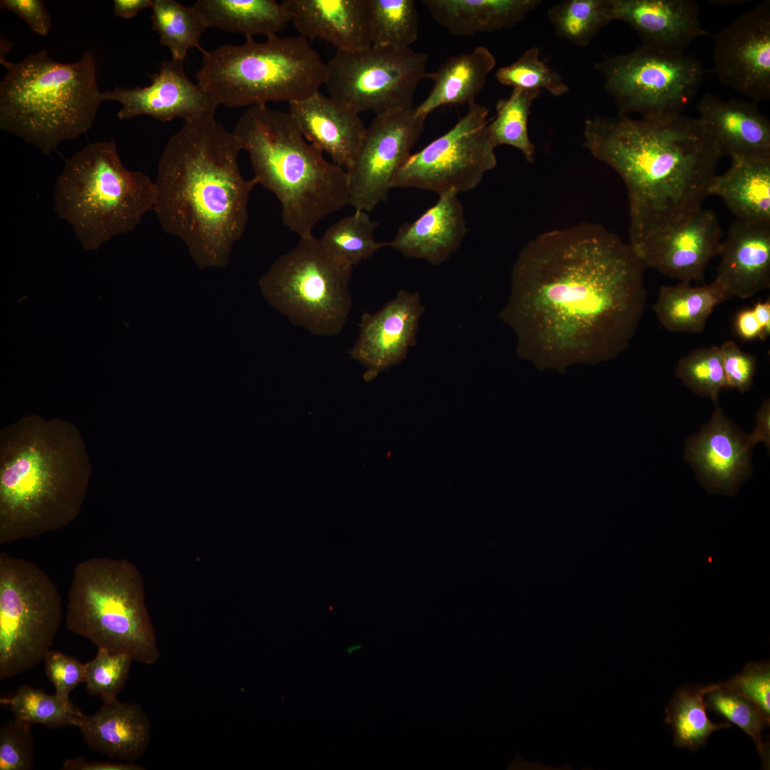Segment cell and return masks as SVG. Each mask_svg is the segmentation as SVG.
I'll list each match as a JSON object with an SVG mask.
<instances>
[{"instance_id": "obj_1", "label": "cell", "mask_w": 770, "mask_h": 770, "mask_svg": "<svg viewBox=\"0 0 770 770\" xmlns=\"http://www.w3.org/2000/svg\"><path fill=\"white\" fill-rule=\"evenodd\" d=\"M645 269L630 244L600 224L538 235L513 265L500 312L517 354L558 369L617 356L643 314Z\"/></svg>"}, {"instance_id": "obj_2", "label": "cell", "mask_w": 770, "mask_h": 770, "mask_svg": "<svg viewBox=\"0 0 770 770\" xmlns=\"http://www.w3.org/2000/svg\"><path fill=\"white\" fill-rule=\"evenodd\" d=\"M583 145L624 181L629 202V244L702 207L722 155L699 118L665 121L626 115L586 119Z\"/></svg>"}, {"instance_id": "obj_3", "label": "cell", "mask_w": 770, "mask_h": 770, "mask_svg": "<svg viewBox=\"0 0 770 770\" xmlns=\"http://www.w3.org/2000/svg\"><path fill=\"white\" fill-rule=\"evenodd\" d=\"M241 150L233 133L207 115L185 120L160 156L153 210L200 266L224 265L245 231L257 184L241 173Z\"/></svg>"}, {"instance_id": "obj_4", "label": "cell", "mask_w": 770, "mask_h": 770, "mask_svg": "<svg viewBox=\"0 0 770 770\" xmlns=\"http://www.w3.org/2000/svg\"><path fill=\"white\" fill-rule=\"evenodd\" d=\"M89 456L76 426L23 416L0 433V545L61 529L78 515Z\"/></svg>"}, {"instance_id": "obj_5", "label": "cell", "mask_w": 770, "mask_h": 770, "mask_svg": "<svg viewBox=\"0 0 770 770\" xmlns=\"http://www.w3.org/2000/svg\"><path fill=\"white\" fill-rule=\"evenodd\" d=\"M232 133L249 155L257 184L274 195L283 223L299 237L349 205L346 170L304 138L289 111L250 106Z\"/></svg>"}, {"instance_id": "obj_6", "label": "cell", "mask_w": 770, "mask_h": 770, "mask_svg": "<svg viewBox=\"0 0 770 770\" xmlns=\"http://www.w3.org/2000/svg\"><path fill=\"white\" fill-rule=\"evenodd\" d=\"M0 83V128L48 155L92 127L102 101L93 55L76 62L51 59L46 50L11 63Z\"/></svg>"}, {"instance_id": "obj_7", "label": "cell", "mask_w": 770, "mask_h": 770, "mask_svg": "<svg viewBox=\"0 0 770 770\" xmlns=\"http://www.w3.org/2000/svg\"><path fill=\"white\" fill-rule=\"evenodd\" d=\"M155 197L154 181L124 167L113 140L90 143L68 158L53 190L55 212L87 250L133 231L153 210Z\"/></svg>"}, {"instance_id": "obj_8", "label": "cell", "mask_w": 770, "mask_h": 770, "mask_svg": "<svg viewBox=\"0 0 770 770\" xmlns=\"http://www.w3.org/2000/svg\"><path fill=\"white\" fill-rule=\"evenodd\" d=\"M197 83L227 108L302 100L324 85L327 66L302 36L245 37L242 45L202 50Z\"/></svg>"}, {"instance_id": "obj_9", "label": "cell", "mask_w": 770, "mask_h": 770, "mask_svg": "<svg viewBox=\"0 0 770 770\" xmlns=\"http://www.w3.org/2000/svg\"><path fill=\"white\" fill-rule=\"evenodd\" d=\"M66 625L98 649L125 654L138 662L153 664L160 657L142 578L128 560L91 558L76 565Z\"/></svg>"}, {"instance_id": "obj_10", "label": "cell", "mask_w": 770, "mask_h": 770, "mask_svg": "<svg viewBox=\"0 0 770 770\" xmlns=\"http://www.w3.org/2000/svg\"><path fill=\"white\" fill-rule=\"evenodd\" d=\"M351 267L337 258L312 233L280 256L262 277L269 300L294 325L312 334L334 336L351 307Z\"/></svg>"}, {"instance_id": "obj_11", "label": "cell", "mask_w": 770, "mask_h": 770, "mask_svg": "<svg viewBox=\"0 0 770 770\" xmlns=\"http://www.w3.org/2000/svg\"><path fill=\"white\" fill-rule=\"evenodd\" d=\"M62 620V599L36 564L0 553V679L38 664L51 650Z\"/></svg>"}, {"instance_id": "obj_12", "label": "cell", "mask_w": 770, "mask_h": 770, "mask_svg": "<svg viewBox=\"0 0 770 770\" xmlns=\"http://www.w3.org/2000/svg\"><path fill=\"white\" fill-rule=\"evenodd\" d=\"M595 68L618 114L637 113L650 121L681 115L704 78L701 62L694 55L661 53L641 46L606 56Z\"/></svg>"}, {"instance_id": "obj_13", "label": "cell", "mask_w": 770, "mask_h": 770, "mask_svg": "<svg viewBox=\"0 0 770 770\" xmlns=\"http://www.w3.org/2000/svg\"><path fill=\"white\" fill-rule=\"evenodd\" d=\"M428 59L411 48L337 51L327 63L324 86L329 96L359 113L412 109L417 86L428 76Z\"/></svg>"}, {"instance_id": "obj_14", "label": "cell", "mask_w": 770, "mask_h": 770, "mask_svg": "<svg viewBox=\"0 0 770 770\" xmlns=\"http://www.w3.org/2000/svg\"><path fill=\"white\" fill-rule=\"evenodd\" d=\"M488 109L474 101L448 132L411 154L396 172L392 188L437 193L474 189L497 165L488 131Z\"/></svg>"}, {"instance_id": "obj_15", "label": "cell", "mask_w": 770, "mask_h": 770, "mask_svg": "<svg viewBox=\"0 0 770 770\" xmlns=\"http://www.w3.org/2000/svg\"><path fill=\"white\" fill-rule=\"evenodd\" d=\"M425 120L414 108L376 115L346 170L349 205L355 210L369 212L386 200L396 172L423 132Z\"/></svg>"}, {"instance_id": "obj_16", "label": "cell", "mask_w": 770, "mask_h": 770, "mask_svg": "<svg viewBox=\"0 0 770 770\" xmlns=\"http://www.w3.org/2000/svg\"><path fill=\"white\" fill-rule=\"evenodd\" d=\"M712 63L721 83L756 103L770 99V1L714 35Z\"/></svg>"}, {"instance_id": "obj_17", "label": "cell", "mask_w": 770, "mask_h": 770, "mask_svg": "<svg viewBox=\"0 0 770 770\" xmlns=\"http://www.w3.org/2000/svg\"><path fill=\"white\" fill-rule=\"evenodd\" d=\"M723 237L716 214L702 207L632 249L646 267L679 282L702 283Z\"/></svg>"}, {"instance_id": "obj_18", "label": "cell", "mask_w": 770, "mask_h": 770, "mask_svg": "<svg viewBox=\"0 0 770 770\" xmlns=\"http://www.w3.org/2000/svg\"><path fill=\"white\" fill-rule=\"evenodd\" d=\"M150 78L151 83L145 87L117 86L102 92V101H114L122 105L117 113L120 120L146 115L164 123L176 118L185 120L215 115L218 105L189 79L184 61L173 58L162 61L159 71Z\"/></svg>"}, {"instance_id": "obj_19", "label": "cell", "mask_w": 770, "mask_h": 770, "mask_svg": "<svg viewBox=\"0 0 770 770\" xmlns=\"http://www.w3.org/2000/svg\"><path fill=\"white\" fill-rule=\"evenodd\" d=\"M423 312L418 292L401 289L378 312L363 314L358 338L349 354L366 369V379H374L406 358L416 344Z\"/></svg>"}, {"instance_id": "obj_20", "label": "cell", "mask_w": 770, "mask_h": 770, "mask_svg": "<svg viewBox=\"0 0 770 770\" xmlns=\"http://www.w3.org/2000/svg\"><path fill=\"white\" fill-rule=\"evenodd\" d=\"M612 21H620L638 35L641 47L661 53H684L707 35L699 7L693 0H610Z\"/></svg>"}, {"instance_id": "obj_21", "label": "cell", "mask_w": 770, "mask_h": 770, "mask_svg": "<svg viewBox=\"0 0 770 770\" xmlns=\"http://www.w3.org/2000/svg\"><path fill=\"white\" fill-rule=\"evenodd\" d=\"M716 404L710 421L689 441L687 456L709 491L733 495L750 471L754 446Z\"/></svg>"}, {"instance_id": "obj_22", "label": "cell", "mask_w": 770, "mask_h": 770, "mask_svg": "<svg viewBox=\"0 0 770 770\" xmlns=\"http://www.w3.org/2000/svg\"><path fill=\"white\" fill-rule=\"evenodd\" d=\"M289 112L304 138L346 170L354 163L366 127L349 106L319 91L289 103Z\"/></svg>"}, {"instance_id": "obj_23", "label": "cell", "mask_w": 770, "mask_h": 770, "mask_svg": "<svg viewBox=\"0 0 770 770\" xmlns=\"http://www.w3.org/2000/svg\"><path fill=\"white\" fill-rule=\"evenodd\" d=\"M282 7L300 36L322 39L337 51L371 46L369 0H284Z\"/></svg>"}, {"instance_id": "obj_24", "label": "cell", "mask_w": 770, "mask_h": 770, "mask_svg": "<svg viewBox=\"0 0 770 770\" xmlns=\"http://www.w3.org/2000/svg\"><path fill=\"white\" fill-rule=\"evenodd\" d=\"M697 109L722 157L770 158V122L756 103L707 93Z\"/></svg>"}, {"instance_id": "obj_25", "label": "cell", "mask_w": 770, "mask_h": 770, "mask_svg": "<svg viewBox=\"0 0 770 770\" xmlns=\"http://www.w3.org/2000/svg\"><path fill=\"white\" fill-rule=\"evenodd\" d=\"M719 255L715 280L731 297L747 299L770 287V225L734 221Z\"/></svg>"}, {"instance_id": "obj_26", "label": "cell", "mask_w": 770, "mask_h": 770, "mask_svg": "<svg viewBox=\"0 0 770 770\" xmlns=\"http://www.w3.org/2000/svg\"><path fill=\"white\" fill-rule=\"evenodd\" d=\"M453 190L439 195L434 205L403 224L388 246L406 257L433 265L445 262L462 243L467 227L462 204Z\"/></svg>"}, {"instance_id": "obj_27", "label": "cell", "mask_w": 770, "mask_h": 770, "mask_svg": "<svg viewBox=\"0 0 770 770\" xmlns=\"http://www.w3.org/2000/svg\"><path fill=\"white\" fill-rule=\"evenodd\" d=\"M77 727L91 750L128 762L140 759L150 741L151 722L142 707L118 698L103 702L93 715L83 714Z\"/></svg>"}, {"instance_id": "obj_28", "label": "cell", "mask_w": 770, "mask_h": 770, "mask_svg": "<svg viewBox=\"0 0 770 770\" xmlns=\"http://www.w3.org/2000/svg\"><path fill=\"white\" fill-rule=\"evenodd\" d=\"M434 20L455 36L513 27L541 3L540 0H423Z\"/></svg>"}, {"instance_id": "obj_29", "label": "cell", "mask_w": 770, "mask_h": 770, "mask_svg": "<svg viewBox=\"0 0 770 770\" xmlns=\"http://www.w3.org/2000/svg\"><path fill=\"white\" fill-rule=\"evenodd\" d=\"M715 175L709 195H717L739 220L770 225V158H732Z\"/></svg>"}, {"instance_id": "obj_30", "label": "cell", "mask_w": 770, "mask_h": 770, "mask_svg": "<svg viewBox=\"0 0 770 770\" xmlns=\"http://www.w3.org/2000/svg\"><path fill=\"white\" fill-rule=\"evenodd\" d=\"M495 66V56L484 46L449 58L437 71L429 72L428 79L433 84L428 96L414 108L416 115L426 118L439 107L474 101Z\"/></svg>"}, {"instance_id": "obj_31", "label": "cell", "mask_w": 770, "mask_h": 770, "mask_svg": "<svg viewBox=\"0 0 770 770\" xmlns=\"http://www.w3.org/2000/svg\"><path fill=\"white\" fill-rule=\"evenodd\" d=\"M730 297L715 279L700 286L679 282L661 287L653 309L667 331L698 334L704 331L714 309Z\"/></svg>"}, {"instance_id": "obj_32", "label": "cell", "mask_w": 770, "mask_h": 770, "mask_svg": "<svg viewBox=\"0 0 770 770\" xmlns=\"http://www.w3.org/2000/svg\"><path fill=\"white\" fill-rule=\"evenodd\" d=\"M192 6L208 27L245 37L277 35L289 22L282 4L274 0H197Z\"/></svg>"}, {"instance_id": "obj_33", "label": "cell", "mask_w": 770, "mask_h": 770, "mask_svg": "<svg viewBox=\"0 0 770 770\" xmlns=\"http://www.w3.org/2000/svg\"><path fill=\"white\" fill-rule=\"evenodd\" d=\"M714 687L686 685L673 694L664 722L672 727L675 746L696 751L706 744L714 731L731 727L728 722L713 723L707 717L704 697Z\"/></svg>"}, {"instance_id": "obj_34", "label": "cell", "mask_w": 770, "mask_h": 770, "mask_svg": "<svg viewBox=\"0 0 770 770\" xmlns=\"http://www.w3.org/2000/svg\"><path fill=\"white\" fill-rule=\"evenodd\" d=\"M151 10L152 29L158 34L160 44L168 48L173 59L184 61L190 48L201 49L200 38L208 26L193 6L175 0H153Z\"/></svg>"}, {"instance_id": "obj_35", "label": "cell", "mask_w": 770, "mask_h": 770, "mask_svg": "<svg viewBox=\"0 0 770 770\" xmlns=\"http://www.w3.org/2000/svg\"><path fill=\"white\" fill-rule=\"evenodd\" d=\"M371 46L404 49L418 38L419 19L414 0H369Z\"/></svg>"}, {"instance_id": "obj_36", "label": "cell", "mask_w": 770, "mask_h": 770, "mask_svg": "<svg viewBox=\"0 0 770 770\" xmlns=\"http://www.w3.org/2000/svg\"><path fill=\"white\" fill-rule=\"evenodd\" d=\"M538 90L513 88L508 98L500 99L496 115L488 123V131L495 148L507 145L519 150L530 163L535 160V145L530 138L528 123Z\"/></svg>"}, {"instance_id": "obj_37", "label": "cell", "mask_w": 770, "mask_h": 770, "mask_svg": "<svg viewBox=\"0 0 770 770\" xmlns=\"http://www.w3.org/2000/svg\"><path fill=\"white\" fill-rule=\"evenodd\" d=\"M554 32L579 46H588L612 21L610 0H564L547 11Z\"/></svg>"}, {"instance_id": "obj_38", "label": "cell", "mask_w": 770, "mask_h": 770, "mask_svg": "<svg viewBox=\"0 0 770 770\" xmlns=\"http://www.w3.org/2000/svg\"><path fill=\"white\" fill-rule=\"evenodd\" d=\"M0 702L9 707L14 719L31 726L39 724L48 728L77 727L83 714L70 698L63 699L56 693L48 694L26 684L21 685L14 695L1 698Z\"/></svg>"}, {"instance_id": "obj_39", "label": "cell", "mask_w": 770, "mask_h": 770, "mask_svg": "<svg viewBox=\"0 0 770 770\" xmlns=\"http://www.w3.org/2000/svg\"><path fill=\"white\" fill-rule=\"evenodd\" d=\"M367 212L355 210L329 226L320 238L337 258L351 267L388 246L387 242L374 240L378 223Z\"/></svg>"}, {"instance_id": "obj_40", "label": "cell", "mask_w": 770, "mask_h": 770, "mask_svg": "<svg viewBox=\"0 0 770 770\" xmlns=\"http://www.w3.org/2000/svg\"><path fill=\"white\" fill-rule=\"evenodd\" d=\"M705 695L707 708L733 722L753 739L762 759L763 767L769 769V750L768 745L762 741L761 734L765 727L769 725L770 719L752 702L719 687L718 684H714Z\"/></svg>"}, {"instance_id": "obj_41", "label": "cell", "mask_w": 770, "mask_h": 770, "mask_svg": "<svg viewBox=\"0 0 770 770\" xmlns=\"http://www.w3.org/2000/svg\"><path fill=\"white\" fill-rule=\"evenodd\" d=\"M498 81L513 88L544 89L554 96L566 94L570 87L562 76L551 69L540 57V50L533 46L526 50L516 61L500 67L496 73Z\"/></svg>"}, {"instance_id": "obj_42", "label": "cell", "mask_w": 770, "mask_h": 770, "mask_svg": "<svg viewBox=\"0 0 770 770\" xmlns=\"http://www.w3.org/2000/svg\"><path fill=\"white\" fill-rule=\"evenodd\" d=\"M676 375L695 394L717 403L722 389H727L720 347L712 346L696 349L680 359Z\"/></svg>"}, {"instance_id": "obj_43", "label": "cell", "mask_w": 770, "mask_h": 770, "mask_svg": "<svg viewBox=\"0 0 770 770\" xmlns=\"http://www.w3.org/2000/svg\"><path fill=\"white\" fill-rule=\"evenodd\" d=\"M132 661L125 654L98 649L96 656L84 664L87 692L103 702L117 699L128 679Z\"/></svg>"}, {"instance_id": "obj_44", "label": "cell", "mask_w": 770, "mask_h": 770, "mask_svg": "<svg viewBox=\"0 0 770 770\" xmlns=\"http://www.w3.org/2000/svg\"><path fill=\"white\" fill-rule=\"evenodd\" d=\"M31 725L14 720L0 729V770H31L34 765Z\"/></svg>"}, {"instance_id": "obj_45", "label": "cell", "mask_w": 770, "mask_h": 770, "mask_svg": "<svg viewBox=\"0 0 770 770\" xmlns=\"http://www.w3.org/2000/svg\"><path fill=\"white\" fill-rule=\"evenodd\" d=\"M719 687L734 692L756 704L770 719V665L762 661L747 664L744 670Z\"/></svg>"}, {"instance_id": "obj_46", "label": "cell", "mask_w": 770, "mask_h": 770, "mask_svg": "<svg viewBox=\"0 0 770 770\" xmlns=\"http://www.w3.org/2000/svg\"><path fill=\"white\" fill-rule=\"evenodd\" d=\"M43 660L46 674L59 697L68 699L71 691L84 682V664L78 659L58 651L49 650Z\"/></svg>"}, {"instance_id": "obj_47", "label": "cell", "mask_w": 770, "mask_h": 770, "mask_svg": "<svg viewBox=\"0 0 770 770\" xmlns=\"http://www.w3.org/2000/svg\"><path fill=\"white\" fill-rule=\"evenodd\" d=\"M722 355L727 389H735L741 393L747 391L756 371V358L743 351L733 341L719 346Z\"/></svg>"}, {"instance_id": "obj_48", "label": "cell", "mask_w": 770, "mask_h": 770, "mask_svg": "<svg viewBox=\"0 0 770 770\" xmlns=\"http://www.w3.org/2000/svg\"><path fill=\"white\" fill-rule=\"evenodd\" d=\"M0 6L24 19L33 31L41 36H46L51 29L50 16L41 0H1Z\"/></svg>"}, {"instance_id": "obj_49", "label": "cell", "mask_w": 770, "mask_h": 770, "mask_svg": "<svg viewBox=\"0 0 770 770\" xmlns=\"http://www.w3.org/2000/svg\"><path fill=\"white\" fill-rule=\"evenodd\" d=\"M64 770H144L145 768L135 762L91 761L83 756L67 759L63 765Z\"/></svg>"}, {"instance_id": "obj_50", "label": "cell", "mask_w": 770, "mask_h": 770, "mask_svg": "<svg viewBox=\"0 0 770 770\" xmlns=\"http://www.w3.org/2000/svg\"><path fill=\"white\" fill-rule=\"evenodd\" d=\"M735 331L744 340L760 339L765 340L769 336L765 333L753 309L739 312L734 321Z\"/></svg>"}, {"instance_id": "obj_51", "label": "cell", "mask_w": 770, "mask_h": 770, "mask_svg": "<svg viewBox=\"0 0 770 770\" xmlns=\"http://www.w3.org/2000/svg\"><path fill=\"white\" fill-rule=\"evenodd\" d=\"M751 443L754 446L759 442H764L768 447L770 445V401L764 400L756 413V424L751 434L748 435Z\"/></svg>"}, {"instance_id": "obj_52", "label": "cell", "mask_w": 770, "mask_h": 770, "mask_svg": "<svg viewBox=\"0 0 770 770\" xmlns=\"http://www.w3.org/2000/svg\"><path fill=\"white\" fill-rule=\"evenodd\" d=\"M113 3L114 16L129 19L142 10L151 9L153 0H115Z\"/></svg>"}, {"instance_id": "obj_53", "label": "cell", "mask_w": 770, "mask_h": 770, "mask_svg": "<svg viewBox=\"0 0 770 770\" xmlns=\"http://www.w3.org/2000/svg\"><path fill=\"white\" fill-rule=\"evenodd\" d=\"M765 333L770 334V302L769 300L758 302L752 308Z\"/></svg>"}, {"instance_id": "obj_54", "label": "cell", "mask_w": 770, "mask_h": 770, "mask_svg": "<svg viewBox=\"0 0 770 770\" xmlns=\"http://www.w3.org/2000/svg\"><path fill=\"white\" fill-rule=\"evenodd\" d=\"M360 648H361V646H360V645H353V646H351V647H348V648L346 649V652H347V653H349V654H351V653H353V652H354V651H356V650H359Z\"/></svg>"}]
</instances>
